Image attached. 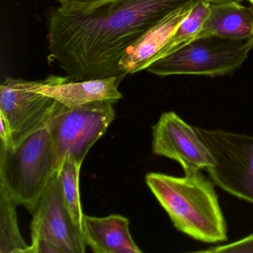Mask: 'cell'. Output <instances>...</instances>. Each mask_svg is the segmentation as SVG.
I'll return each mask as SVG.
<instances>
[{"label":"cell","mask_w":253,"mask_h":253,"mask_svg":"<svg viewBox=\"0 0 253 253\" xmlns=\"http://www.w3.org/2000/svg\"><path fill=\"white\" fill-rule=\"evenodd\" d=\"M103 0H69V3L77 4V5H88V4L95 3ZM67 2V3H68Z\"/></svg>","instance_id":"19"},{"label":"cell","mask_w":253,"mask_h":253,"mask_svg":"<svg viewBox=\"0 0 253 253\" xmlns=\"http://www.w3.org/2000/svg\"><path fill=\"white\" fill-rule=\"evenodd\" d=\"M247 1H248L251 5H253V0H247Z\"/></svg>","instance_id":"22"},{"label":"cell","mask_w":253,"mask_h":253,"mask_svg":"<svg viewBox=\"0 0 253 253\" xmlns=\"http://www.w3.org/2000/svg\"><path fill=\"white\" fill-rule=\"evenodd\" d=\"M214 160L210 180L233 196L253 204V136L195 127Z\"/></svg>","instance_id":"6"},{"label":"cell","mask_w":253,"mask_h":253,"mask_svg":"<svg viewBox=\"0 0 253 253\" xmlns=\"http://www.w3.org/2000/svg\"><path fill=\"white\" fill-rule=\"evenodd\" d=\"M82 164L70 157H66L60 166L58 174L61 182L63 200L74 222L82 232L84 214L80 198L79 177Z\"/></svg>","instance_id":"16"},{"label":"cell","mask_w":253,"mask_h":253,"mask_svg":"<svg viewBox=\"0 0 253 253\" xmlns=\"http://www.w3.org/2000/svg\"><path fill=\"white\" fill-rule=\"evenodd\" d=\"M202 253H253V233L239 241L225 245L211 247Z\"/></svg>","instance_id":"17"},{"label":"cell","mask_w":253,"mask_h":253,"mask_svg":"<svg viewBox=\"0 0 253 253\" xmlns=\"http://www.w3.org/2000/svg\"><path fill=\"white\" fill-rule=\"evenodd\" d=\"M18 204L0 184V253H31L19 229L16 207Z\"/></svg>","instance_id":"14"},{"label":"cell","mask_w":253,"mask_h":253,"mask_svg":"<svg viewBox=\"0 0 253 253\" xmlns=\"http://www.w3.org/2000/svg\"><path fill=\"white\" fill-rule=\"evenodd\" d=\"M115 103L100 100L74 108L60 103L47 127L60 164L66 157L83 164L91 146L104 135L115 120Z\"/></svg>","instance_id":"5"},{"label":"cell","mask_w":253,"mask_h":253,"mask_svg":"<svg viewBox=\"0 0 253 253\" xmlns=\"http://www.w3.org/2000/svg\"><path fill=\"white\" fill-rule=\"evenodd\" d=\"M0 125H1L0 126V138H1L0 147H11L12 145L11 128L8 121L1 113H0Z\"/></svg>","instance_id":"18"},{"label":"cell","mask_w":253,"mask_h":253,"mask_svg":"<svg viewBox=\"0 0 253 253\" xmlns=\"http://www.w3.org/2000/svg\"><path fill=\"white\" fill-rule=\"evenodd\" d=\"M57 1L60 3V5H63V4L67 3L69 0H57Z\"/></svg>","instance_id":"21"},{"label":"cell","mask_w":253,"mask_h":253,"mask_svg":"<svg viewBox=\"0 0 253 253\" xmlns=\"http://www.w3.org/2000/svg\"><path fill=\"white\" fill-rule=\"evenodd\" d=\"M210 4L223 3V2H241L245 0H204Z\"/></svg>","instance_id":"20"},{"label":"cell","mask_w":253,"mask_h":253,"mask_svg":"<svg viewBox=\"0 0 253 253\" xmlns=\"http://www.w3.org/2000/svg\"><path fill=\"white\" fill-rule=\"evenodd\" d=\"M253 48V38L232 40L217 36L198 38L175 52L151 64L146 71L160 77L232 75Z\"/></svg>","instance_id":"4"},{"label":"cell","mask_w":253,"mask_h":253,"mask_svg":"<svg viewBox=\"0 0 253 253\" xmlns=\"http://www.w3.org/2000/svg\"><path fill=\"white\" fill-rule=\"evenodd\" d=\"M41 82L6 78L0 85V113L11 128V147L46 126L60 105L55 99L35 90Z\"/></svg>","instance_id":"7"},{"label":"cell","mask_w":253,"mask_h":253,"mask_svg":"<svg viewBox=\"0 0 253 253\" xmlns=\"http://www.w3.org/2000/svg\"><path fill=\"white\" fill-rule=\"evenodd\" d=\"M217 36L232 40L253 38V6L238 2L211 4L208 18L197 38Z\"/></svg>","instance_id":"13"},{"label":"cell","mask_w":253,"mask_h":253,"mask_svg":"<svg viewBox=\"0 0 253 253\" xmlns=\"http://www.w3.org/2000/svg\"><path fill=\"white\" fill-rule=\"evenodd\" d=\"M60 166L46 126L14 147H0V184L33 214Z\"/></svg>","instance_id":"3"},{"label":"cell","mask_w":253,"mask_h":253,"mask_svg":"<svg viewBox=\"0 0 253 253\" xmlns=\"http://www.w3.org/2000/svg\"><path fill=\"white\" fill-rule=\"evenodd\" d=\"M126 75L83 81H70L68 76H50L41 81L35 90L70 108L100 100L117 102L123 98L119 85Z\"/></svg>","instance_id":"11"},{"label":"cell","mask_w":253,"mask_h":253,"mask_svg":"<svg viewBox=\"0 0 253 253\" xmlns=\"http://www.w3.org/2000/svg\"><path fill=\"white\" fill-rule=\"evenodd\" d=\"M189 1L103 0L60 5L48 19L50 57L70 81L124 75L119 63L126 50L164 16Z\"/></svg>","instance_id":"1"},{"label":"cell","mask_w":253,"mask_h":253,"mask_svg":"<svg viewBox=\"0 0 253 253\" xmlns=\"http://www.w3.org/2000/svg\"><path fill=\"white\" fill-rule=\"evenodd\" d=\"M152 152L177 161L184 174L207 170L214 164L210 149L197 132L174 112H165L152 126Z\"/></svg>","instance_id":"8"},{"label":"cell","mask_w":253,"mask_h":253,"mask_svg":"<svg viewBox=\"0 0 253 253\" xmlns=\"http://www.w3.org/2000/svg\"><path fill=\"white\" fill-rule=\"evenodd\" d=\"M146 182L177 230L207 244L227 240V226L214 183L201 171L183 177L151 172Z\"/></svg>","instance_id":"2"},{"label":"cell","mask_w":253,"mask_h":253,"mask_svg":"<svg viewBox=\"0 0 253 253\" xmlns=\"http://www.w3.org/2000/svg\"><path fill=\"white\" fill-rule=\"evenodd\" d=\"M198 0H192L164 16L126 51L119 63L127 75L146 70L155 61L180 23L190 14Z\"/></svg>","instance_id":"10"},{"label":"cell","mask_w":253,"mask_h":253,"mask_svg":"<svg viewBox=\"0 0 253 253\" xmlns=\"http://www.w3.org/2000/svg\"><path fill=\"white\" fill-rule=\"evenodd\" d=\"M32 220V241H49L63 253H84L86 243L68 211L58 172L44 192Z\"/></svg>","instance_id":"9"},{"label":"cell","mask_w":253,"mask_h":253,"mask_svg":"<svg viewBox=\"0 0 253 253\" xmlns=\"http://www.w3.org/2000/svg\"><path fill=\"white\" fill-rule=\"evenodd\" d=\"M82 232L95 253H141L129 231V220L119 214L97 217L84 214Z\"/></svg>","instance_id":"12"},{"label":"cell","mask_w":253,"mask_h":253,"mask_svg":"<svg viewBox=\"0 0 253 253\" xmlns=\"http://www.w3.org/2000/svg\"><path fill=\"white\" fill-rule=\"evenodd\" d=\"M210 5L211 4L210 2L204 0L197 1L190 14L180 23L165 46L157 55L155 61L175 52L182 47L196 39L202 30L206 20L208 18L210 12Z\"/></svg>","instance_id":"15"}]
</instances>
